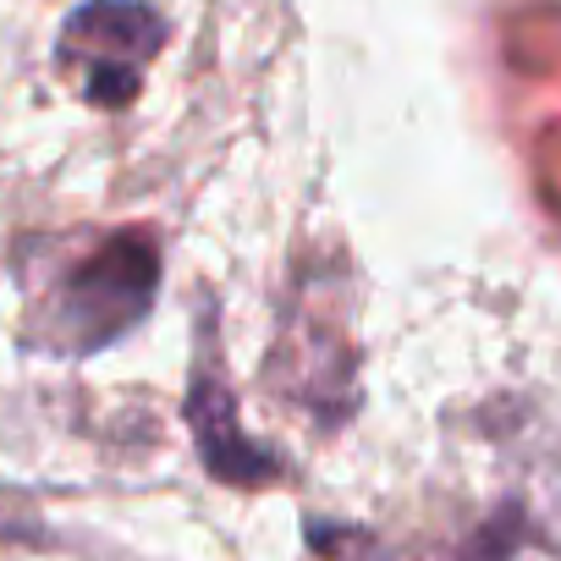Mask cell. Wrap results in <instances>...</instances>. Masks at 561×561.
Returning <instances> with one entry per match:
<instances>
[{
	"instance_id": "cell-2",
	"label": "cell",
	"mask_w": 561,
	"mask_h": 561,
	"mask_svg": "<svg viewBox=\"0 0 561 561\" xmlns=\"http://www.w3.org/2000/svg\"><path fill=\"white\" fill-rule=\"evenodd\" d=\"M160 45H165V18L154 7H144V0H89L67 18L56 61L89 105L122 111L138 94Z\"/></svg>"
},
{
	"instance_id": "cell-4",
	"label": "cell",
	"mask_w": 561,
	"mask_h": 561,
	"mask_svg": "<svg viewBox=\"0 0 561 561\" xmlns=\"http://www.w3.org/2000/svg\"><path fill=\"white\" fill-rule=\"evenodd\" d=\"M39 534H45L39 512L18 490H0V545H7V539H39Z\"/></svg>"
},
{
	"instance_id": "cell-3",
	"label": "cell",
	"mask_w": 561,
	"mask_h": 561,
	"mask_svg": "<svg viewBox=\"0 0 561 561\" xmlns=\"http://www.w3.org/2000/svg\"><path fill=\"white\" fill-rule=\"evenodd\" d=\"M187 424L198 435L204 468L226 484H264L280 473V462L270 451H259L231 408V386L220 375V358L209 353V342H198V364H193V397H187Z\"/></svg>"
},
{
	"instance_id": "cell-1",
	"label": "cell",
	"mask_w": 561,
	"mask_h": 561,
	"mask_svg": "<svg viewBox=\"0 0 561 561\" xmlns=\"http://www.w3.org/2000/svg\"><path fill=\"white\" fill-rule=\"evenodd\" d=\"M154 293H160V242L149 231L94 237L34 298V342L61 358L105 353L133 325H144Z\"/></svg>"
}]
</instances>
